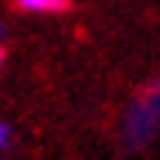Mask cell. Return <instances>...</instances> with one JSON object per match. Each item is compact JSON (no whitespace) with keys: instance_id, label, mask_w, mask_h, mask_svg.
<instances>
[{"instance_id":"cell-1","label":"cell","mask_w":160,"mask_h":160,"mask_svg":"<svg viewBox=\"0 0 160 160\" xmlns=\"http://www.w3.org/2000/svg\"><path fill=\"white\" fill-rule=\"evenodd\" d=\"M160 129V82L147 85L123 116V147L143 150Z\"/></svg>"},{"instance_id":"cell-4","label":"cell","mask_w":160,"mask_h":160,"mask_svg":"<svg viewBox=\"0 0 160 160\" xmlns=\"http://www.w3.org/2000/svg\"><path fill=\"white\" fill-rule=\"evenodd\" d=\"M0 65H3V48H0Z\"/></svg>"},{"instance_id":"cell-2","label":"cell","mask_w":160,"mask_h":160,"mask_svg":"<svg viewBox=\"0 0 160 160\" xmlns=\"http://www.w3.org/2000/svg\"><path fill=\"white\" fill-rule=\"evenodd\" d=\"M17 7L31 14H62L72 7V0H17Z\"/></svg>"},{"instance_id":"cell-5","label":"cell","mask_w":160,"mask_h":160,"mask_svg":"<svg viewBox=\"0 0 160 160\" xmlns=\"http://www.w3.org/2000/svg\"><path fill=\"white\" fill-rule=\"evenodd\" d=\"M0 34H3V24H0Z\"/></svg>"},{"instance_id":"cell-3","label":"cell","mask_w":160,"mask_h":160,"mask_svg":"<svg viewBox=\"0 0 160 160\" xmlns=\"http://www.w3.org/2000/svg\"><path fill=\"white\" fill-rule=\"evenodd\" d=\"M10 140H14V129H10V123H3V119H0V150H7V147H10Z\"/></svg>"}]
</instances>
